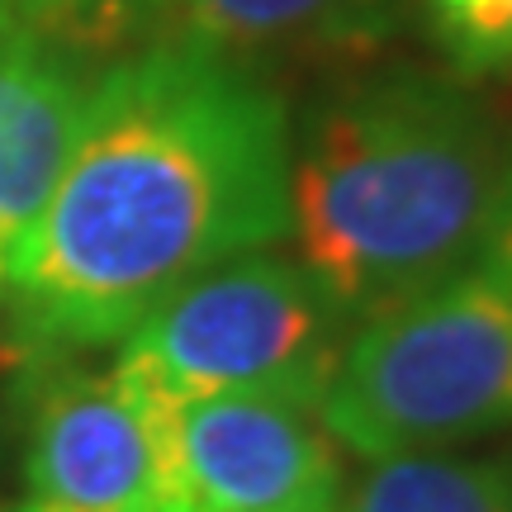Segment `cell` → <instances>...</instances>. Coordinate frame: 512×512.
I'll return each instance as SVG.
<instances>
[{
    "label": "cell",
    "mask_w": 512,
    "mask_h": 512,
    "mask_svg": "<svg viewBox=\"0 0 512 512\" xmlns=\"http://www.w3.org/2000/svg\"><path fill=\"white\" fill-rule=\"evenodd\" d=\"M290 157L266 72L185 43L105 62L62 181L0 261L24 361L124 342L209 266L285 242Z\"/></svg>",
    "instance_id": "cell-1"
},
{
    "label": "cell",
    "mask_w": 512,
    "mask_h": 512,
    "mask_svg": "<svg viewBox=\"0 0 512 512\" xmlns=\"http://www.w3.org/2000/svg\"><path fill=\"white\" fill-rule=\"evenodd\" d=\"M290 238L356 323L512 261V124L427 67L337 81L294 124Z\"/></svg>",
    "instance_id": "cell-2"
},
{
    "label": "cell",
    "mask_w": 512,
    "mask_h": 512,
    "mask_svg": "<svg viewBox=\"0 0 512 512\" xmlns=\"http://www.w3.org/2000/svg\"><path fill=\"white\" fill-rule=\"evenodd\" d=\"M361 460L456 451L512 427V261L361 318L318 399Z\"/></svg>",
    "instance_id": "cell-3"
},
{
    "label": "cell",
    "mask_w": 512,
    "mask_h": 512,
    "mask_svg": "<svg viewBox=\"0 0 512 512\" xmlns=\"http://www.w3.org/2000/svg\"><path fill=\"white\" fill-rule=\"evenodd\" d=\"M356 328L294 252L252 247L166 294L119 342L114 370L162 403L275 394L318 403Z\"/></svg>",
    "instance_id": "cell-4"
},
{
    "label": "cell",
    "mask_w": 512,
    "mask_h": 512,
    "mask_svg": "<svg viewBox=\"0 0 512 512\" xmlns=\"http://www.w3.org/2000/svg\"><path fill=\"white\" fill-rule=\"evenodd\" d=\"M24 484L48 512H171L157 399L114 366L38 356L24 389Z\"/></svg>",
    "instance_id": "cell-5"
},
{
    "label": "cell",
    "mask_w": 512,
    "mask_h": 512,
    "mask_svg": "<svg viewBox=\"0 0 512 512\" xmlns=\"http://www.w3.org/2000/svg\"><path fill=\"white\" fill-rule=\"evenodd\" d=\"M152 399V394H147ZM171 512H323L337 508L347 460L318 403L219 394L162 403Z\"/></svg>",
    "instance_id": "cell-6"
},
{
    "label": "cell",
    "mask_w": 512,
    "mask_h": 512,
    "mask_svg": "<svg viewBox=\"0 0 512 512\" xmlns=\"http://www.w3.org/2000/svg\"><path fill=\"white\" fill-rule=\"evenodd\" d=\"M95 76V62L0 24V261L62 181Z\"/></svg>",
    "instance_id": "cell-7"
},
{
    "label": "cell",
    "mask_w": 512,
    "mask_h": 512,
    "mask_svg": "<svg viewBox=\"0 0 512 512\" xmlns=\"http://www.w3.org/2000/svg\"><path fill=\"white\" fill-rule=\"evenodd\" d=\"M389 0H147L143 43H185L266 72L275 57L370 43Z\"/></svg>",
    "instance_id": "cell-8"
},
{
    "label": "cell",
    "mask_w": 512,
    "mask_h": 512,
    "mask_svg": "<svg viewBox=\"0 0 512 512\" xmlns=\"http://www.w3.org/2000/svg\"><path fill=\"white\" fill-rule=\"evenodd\" d=\"M342 512H512V460L456 451L370 460Z\"/></svg>",
    "instance_id": "cell-9"
},
{
    "label": "cell",
    "mask_w": 512,
    "mask_h": 512,
    "mask_svg": "<svg viewBox=\"0 0 512 512\" xmlns=\"http://www.w3.org/2000/svg\"><path fill=\"white\" fill-rule=\"evenodd\" d=\"M0 24L81 62H114L143 43L147 0H0Z\"/></svg>",
    "instance_id": "cell-10"
},
{
    "label": "cell",
    "mask_w": 512,
    "mask_h": 512,
    "mask_svg": "<svg viewBox=\"0 0 512 512\" xmlns=\"http://www.w3.org/2000/svg\"><path fill=\"white\" fill-rule=\"evenodd\" d=\"M422 15L460 76L512 72V0H422Z\"/></svg>",
    "instance_id": "cell-11"
},
{
    "label": "cell",
    "mask_w": 512,
    "mask_h": 512,
    "mask_svg": "<svg viewBox=\"0 0 512 512\" xmlns=\"http://www.w3.org/2000/svg\"><path fill=\"white\" fill-rule=\"evenodd\" d=\"M323 512H342V503H337V508H323Z\"/></svg>",
    "instance_id": "cell-12"
}]
</instances>
